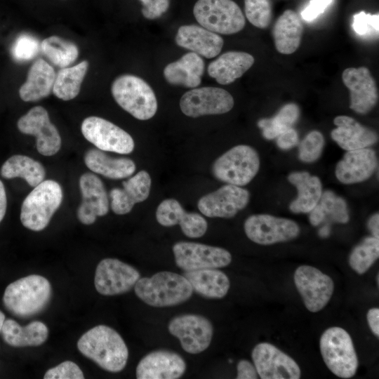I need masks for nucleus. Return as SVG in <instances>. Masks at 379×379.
Listing matches in <instances>:
<instances>
[{
	"label": "nucleus",
	"instance_id": "1",
	"mask_svg": "<svg viewBox=\"0 0 379 379\" xmlns=\"http://www.w3.org/2000/svg\"><path fill=\"white\" fill-rule=\"evenodd\" d=\"M77 347L83 355L109 372L122 371L128 358V350L121 336L105 325L86 331L78 340Z\"/></svg>",
	"mask_w": 379,
	"mask_h": 379
},
{
	"label": "nucleus",
	"instance_id": "2",
	"mask_svg": "<svg viewBox=\"0 0 379 379\" xmlns=\"http://www.w3.org/2000/svg\"><path fill=\"white\" fill-rule=\"evenodd\" d=\"M134 291L141 300L155 307L181 304L190 299L193 293L190 283L183 274L168 271L140 278Z\"/></svg>",
	"mask_w": 379,
	"mask_h": 379
},
{
	"label": "nucleus",
	"instance_id": "3",
	"mask_svg": "<svg viewBox=\"0 0 379 379\" xmlns=\"http://www.w3.org/2000/svg\"><path fill=\"white\" fill-rule=\"evenodd\" d=\"M51 296V286L45 277L32 274L11 283L3 302L6 308L19 317H29L41 312Z\"/></svg>",
	"mask_w": 379,
	"mask_h": 379
},
{
	"label": "nucleus",
	"instance_id": "4",
	"mask_svg": "<svg viewBox=\"0 0 379 379\" xmlns=\"http://www.w3.org/2000/svg\"><path fill=\"white\" fill-rule=\"evenodd\" d=\"M62 190L57 182L43 180L26 197L21 207L22 224L32 231L43 230L60 207Z\"/></svg>",
	"mask_w": 379,
	"mask_h": 379
},
{
	"label": "nucleus",
	"instance_id": "5",
	"mask_svg": "<svg viewBox=\"0 0 379 379\" xmlns=\"http://www.w3.org/2000/svg\"><path fill=\"white\" fill-rule=\"evenodd\" d=\"M320 352L328 368L336 376L350 378L359 366V359L350 334L343 328L326 329L319 340Z\"/></svg>",
	"mask_w": 379,
	"mask_h": 379
},
{
	"label": "nucleus",
	"instance_id": "6",
	"mask_svg": "<svg viewBox=\"0 0 379 379\" xmlns=\"http://www.w3.org/2000/svg\"><path fill=\"white\" fill-rule=\"evenodd\" d=\"M111 91L118 105L139 120L149 119L157 112V101L152 88L138 77L119 76L114 81Z\"/></svg>",
	"mask_w": 379,
	"mask_h": 379
},
{
	"label": "nucleus",
	"instance_id": "7",
	"mask_svg": "<svg viewBox=\"0 0 379 379\" xmlns=\"http://www.w3.org/2000/svg\"><path fill=\"white\" fill-rule=\"evenodd\" d=\"M260 168L258 152L246 145H237L218 157L212 166L214 177L237 186L248 184Z\"/></svg>",
	"mask_w": 379,
	"mask_h": 379
},
{
	"label": "nucleus",
	"instance_id": "8",
	"mask_svg": "<svg viewBox=\"0 0 379 379\" xmlns=\"http://www.w3.org/2000/svg\"><path fill=\"white\" fill-rule=\"evenodd\" d=\"M193 13L201 27L215 33L235 34L246 24L241 8L232 0H198Z\"/></svg>",
	"mask_w": 379,
	"mask_h": 379
},
{
	"label": "nucleus",
	"instance_id": "9",
	"mask_svg": "<svg viewBox=\"0 0 379 379\" xmlns=\"http://www.w3.org/2000/svg\"><path fill=\"white\" fill-rule=\"evenodd\" d=\"M177 266L185 272L225 267L232 255L225 248L190 241H178L173 246Z\"/></svg>",
	"mask_w": 379,
	"mask_h": 379
},
{
	"label": "nucleus",
	"instance_id": "10",
	"mask_svg": "<svg viewBox=\"0 0 379 379\" xmlns=\"http://www.w3.org/2000/svg\"><path fill=\"white\" fill-rule=\"evenodd\" d=\"M81 130L88 141L102 151L127 154L134 149L133 139L127 132L101 117L86 118Z\"/></svg>",
	"mask_w": 379,
	"mask_h": 379
},
{
	"label": "nucleus",
	"instance_id": "11",
	"mask_svg": "<svg viewBox=\"0 0 379 379\" xmlns=\"http://www.w3.org/2000/svg\"><path fill=\"white\" fill-rule=\"evenodd\" d=\"M244 232L252 241L260 245H271L296 238L300 233L293 220L268 214L249 216L244 222Z\"/></svg>",
	"mask_w": 379,
	"mask_h": 379
},
{
	"label": "nucleus",
	"instance_id": "12",
	"mask_svg": "<svg viewBox=\"0 0 379 379\" xmlns=\"http://www.w3.org/2000/svg\"><path fill=\"white\" fill-rule=\"evenodd\" d=\"M294 283L305 307L311 312L321 310L329 302L334 290L332 279L319 269L301 265L294 273Z\"/></svg>",
	"mask_w": 379,
	"mask_h": 379
},
{
	"label": "nucleus",
	"instance_id": "13",
	"mask_svg": "<svg viewBox=\"0 0 379 379\" xmlns=\"http://www.w3.org/2000/svg\"><path fill=\"white\" fill-rule=\"evenodd\" d=\"M168 329L190 354H199L206 350L213 333V325L208 319L193 314L175 317L170 321Z\"/></svg>",
	"mask_w": 379,
	"mask_h": 379
},
{
	"label": "nucleus",
	"instance_id": "14",
	"mask_svg": "<svg viewBox=\"0 0 379 379\" xmlns=\"http://www.w3.org/2000/svg\"><path fill=\"white\" fill-rule=\"evenodd\" d=\"M234 104V98L228 91L211 86L194 88L186 92L180 100L182 113L194 118L227 113Z\"/></svg>",
	"mask_w": 379,
	"mask_h": 379
},
{
	"label": "nucleus",
	"instance_id": "15",
	"mask_svg": "<svg viewBox=\"0 0 379 379\" xmlns=\"http://www.w3.org/2000/svg\"><path fill=\"white\" fill-rule=\"evenodd\" d=\"M251 357L262 379H299L301 371L290 356L274 345L260 343L252 350Z\"/></svg>",
	"mask_w": 379,
	"mask_h": 379
},
{
	"label": "nucleus",
	"instance_id": "16",
	"mask_svg": "<svg viewBox=\"0 0 379 379\" xmlns=\"http://www.w3.org/2000/svg\"><path fill=\"white\" fill-rule=\"evenodd\" d=\"M140 278L133 267L114 258H105L98 265L94 284L103 295H115L130 291Z\"/></svg>",
	"mask_w": 379,
	"mask_h": 379
},
{
	"label": "nucleus",
	"instance_id": "17",
	"mask_svg": "<svg viewBox=\"0 0 379 379\" xmlns=\"http://www.w3.org/2000/svg\"><path fill=\"white\" fill-rule=\"evenodd\" d=\"M17 126L21 133L36 137V149L41 154L52 156L60 150V135L43 107L36 106L30 109L18 119Z\"/></svg>",
	"mask_w": 379,
	"mask_h": 379
},
{
	"label": "nucleus",
	"instance_id": "18",
	"mask_svg": "<svg viewBox=\"0 0 379 379\" xmlns=\"http://www.w3.org/2000/svg\"><path fill=\"white\" fill-rule=\"evenodd\" d=\"M249 199L247 190L227 184L201 197L197 206L207 217L230 218L247 206Z\"/></svg>",
	"mask_w": 379,
	"mask_h": 379
},
{
	"label": "nucleus",
	"instance_id": "19",
	"mask_svg": "<svg viewBox=\"0 0 379 379\" xmlns=\"http://www.w3.org/2000/svg\"><path fill=\"white\" fill-rule=\"evenodd\" d=\"M345 86L350 91V107L358 114L371 111L378 100L376 83L366 67H349L342 74Z\"/></svg>",
	"mask_w": 379,
	"mask_h": 379
},
{
	"label": "nucleus",
	"instance_id": "20",
	"mask_svg": "<svg viewBox=\"0 0 379 379\" xmlns=\"http://www.w3.org/2000/svg\"><path fill=\"white\" fill-rule=\"evenodd\" d=\"M79 187L82 199L77 209V217L81 223L91 225L98 216L108 213V196L102 180L91 173L81 176Z\"/></svg>",
	"mask_w": 379,
	"mask_h": 379
},
{
	"label": "nucleus",
	"instance_id": "21",
	"mask_svg": "<svg viewBox=\"0 0 379 379\" xmlns=\"http://www.w3.org/2000/svg\"><path fill=\"white\" fill-rule=\"evenodd\" d=\"M185 360L168 350H157L145 355L136 367L138 379H177L185 371Z\"/></svg>",
	"mask_w": 379,
	"mask_h": 379
},
{
	"label": "nucleus",
	"instance_id": "22",
	"mask_svg": "<svg viewBox=\"0 0 379 379\" xmlns=\"http://www.w3.org/2000/svg\"><path fill=\"white\" fill-rule=\"evenodd\" d=\"M157 222L162 226L171 227L180 225L183 234L190 238L202 237L207 230L205 218L197 213H187L174 199L161 201L156 211Z\"/></svg>",
	"mask_w": 379,
	"mask_h": 379
},
{
	"label": "nucleus",
	"instance_id": "23",
	"mask_svg": "<svg viewBox=\"0 0 379 379\" xmlns=\"http://www.w3.org/2000/svg\"><path fill=\"white\" fill-rule=\"evenodd\" d=\"M377 164V157L373 149L366 147L349 150L337 164L335 176L343 184L361 182L373 174Z\"/></svg>",
	"mask_w": 379,
	"mask_h": 379
},
{
	"label": "nucleus",
	"instance_id": "24",
	"mask_svg": "<svg viewBox=\"0 0 379 379\" xmlns=\"http://www.w3.org/2000/svg\"><path fill=\"white\" fill-rule=\"evenodd\" d=\"M151 178L140 171L122 182L123 188H114L109 192L111 208L117 215L128 213L133 206L147 199L151 188Z\"/></svg>",
	"mask_w": 379,
	"mask_h": 379
},
{
	"label": "nucleus",
	"instance_id": "25",
	"mask_svg": "<svg viewBox=\"0 0 379 379\" xmlns=\"http://www.w3.org/2000/svg\"><path fill=\"white\" fill-rule=\"evenodd\" d=\"M175 42L179 46L207 58L217 56L224 44L220 36L195 25L180 27L175 35Z\"/></svg>",
	"mask_w": 379,
	"mask_h": 379
},
{
	"label": "nucleus",
	"instance_id": "26",
	"mask_svg": "<svg viewBox=\"0 0 379 379\" xmlns=\"http://www.w3.org/2000/svg\"><path fill=\"white\" fill-rule=\"evenodd\" d=\"M333 123L336 128L331 131V136L347 151L368 147L378 141V135L373 131L350 117L338 116Z\"/></svg>",
	"mask_w": 379,
	"mask_h": 379
},
{
	"label": "nucleus",
	"instance_id": "27",
	"mask_svg": "<svg viewBox=\"0 0 379 379\" xmlns=\"http://www.w3.org/2000/svg\"><path fill=\"white\" fill-rule=\"evenodd\" d=\"M55 75L51 65L38 58L29 67L27 79L19 89L20 98L25 102H36L48 96L53 91Z\"/></svg>",
	"mask_w": 379,
	"mask_h": 379
},
{
	"label": "nucleus",
	"instance_id": "28",
	"mask_svg": "<svg viewBox=\"0 0 379 379\" xmlns=\"http://www.w3.org/2000/svg\"><path fill=\"white\" fill-rule=\"evenodd\" d=\"M254 63L251 54L242 51H228L220 55L208 66L209 76L222 85L234 82Z\"/></svg>",
	"mask_w": 379,
	"mask_h": 379
},
{
	"label": "nucleus",
	"instance_id": "29",
	"mask_svg": "<svg viewBox=\"0 0 379 379\" xmlns=\"http://www.w3.org/2000/svg\"><path fill=\"white\" fill-rule=\"evenodd\" d=\"M303 33V25L298 13L287 9L277 19L272 35L277 51L289 55L299 47Z\"/></svg>",
	"mask_w": 379,
	"mask_h": 379
},
{
	"label": "nucleus",
	"instance_id": "30",
	"mask_svg": "<svg viewBox=\"0 0 379 379\" xmlns=\"http://www.w3.org/2000/svg\"><path fill=\"white\" fill-rule=\"evenodd\" d=\"M288 181L298 190V196L290 204V210L295 213H309L318 204L321 194L320 179L308 172H293L288 176Z\"/></svg>",
	"mask_w": 379,
	"mask_h": 379
},
{
	"label": "nucleus",
	"instance_id": "31",
	"mask_svg": "<svg viewBox=\"0 0 379 379\" xmlns=\"http://www.w3.org/2000/svg\"><path fill=\"white\" fill-rule=\"evenodd\" d=\"M84 162L91 171L111 179L129 177L135 171L133 160L126 157H111L98 148L91 149L86 152Z\"/></svg>",
	"mask_w": 379,
	"mask_h": 379
},
{
	"label": "nucleus",
	"instance_id": "32",
	"mask_svg": "<svg viewBox=\"0 0 379 379\" xmlns=\"http://www.w3.org/2000/svg\"><path fill=\"white\" fill-rule=\"evenodd\" d=\"M183 275L190 283L193 291L204 298H222L230 289L228 277L216 268L185 272Z\"/></svg>",
	"mask_w": 379,
	"mask_h": 379
},
{
	"label": "nucleus",
	"instance_id": "33",
	"mask_svg": "<svg viewBox=\"0 0 379 379\" xmlns=\"http://www.w3.org/2000/svg\"><path fill=\"white\" fill-rule=\"evenodd\" d=\"M1 332L4 340L16 347L39 346L46 340L48 335L47 326L41 321H32L22 326L10 319L4 321Z\"/></svg>",
	"mask_w": 379,
	"mask_h": 379
},
{
	"label": "nucleus",
	"instance_id": "34",
	"mask_svg": "<svg viewBox=\"0 0 379 379\" xmlns=\"http://www.w3.org/2000/svg\"><path fill=\"white\" fill-rule=\"evenodd\" d=\"M1 175L8 179L22 178L34 187L44 180L46 171L39 161L27 156L16 154L2 165Z\"/></svg>",
	"mask_w": 379,
	"mask_h": 379
},
{
	"label": "nucleus",
	"instance_id": "35",
	"mask_svg": "<svg viewBox=\"0 0 379 379\" xmlns=\"http://www.w3.org/2000/svg\"><path fill=\"white\" fill-rule=\"evenodd\" d=\"M309 213L313 226H318L327 218L339 223H347L350 219L346 201L331 190L322 192L318 204Z\"/></svg>",
	"mask_w": 379,
	"mask_h": 379
},
{
	"label": "nucleus",
	"instance_id": "36",
	"mask_svg": "<svg viewBox=\"0 0 379 379\" xmlns=\"http://www.w3.org/2000/svg\"><path fill=\"white\" fill-rule=\"evenodd\" d=\"M88 67V61L84 60L72 67L61 68L55 75L52 91L53 94L62 100H69L77 97Z\"/></svg>",
	"mask_w": 379,
	"mask_h": 379
},
{
	"label": "nucleus",
	"instance_id": "37",
	"mask_svg": "<svg viewBox=\"0 0 379 379\" xmlns=\"http://www.w3.org/2000/svg\"><path fill=\"white\" fill-rule=\"evenodd\" d=\"M40 49L51 63L60 68L72 64L79 55L75 44L58 36L44 39L41 42Z\"/></svg>",
	"mask_w": 379,
	"mask_h": 379
},
{
	"label": "nucleus",
	"instance_id": "38",
	"mask_svg": "<svg viewBox=\"0 0 379 379\" xmlns=\"http://www.w3.org/2000/svg\"><path fill=\"white\" fill-rule=\"evenodd\" d=\"M300 117L299 107L295 103L284 105L272 118L261 119L258 126L262 129V136L273 140L286 129L293 127Z\"/></svg>",
	"mask_w": 379,
	"mask_h": 379
},
{
	"label": "nucleus",
	"instance_id": "39",
	"mask_svg": "<svg viewBox=\"0 0 379 379\" xmlns=\"http://www.w3.org/2000/svg\"><path fill=\"white\" fill-rule=\"evenodd\" d=\"M379 257V238L367 237L357 245L348 258L351 268L359 274L366 272Z\"/></svg>",
	"mask_w": 379,
	"mask_h": 379
},
{
	"label": "nucleus",
	"instance_id": "40",
	"mask_svg": "<svg viewBox=\"0 0 379 379\" xmlns=\"http://www.w3.org/2000/svg\"><path fill=\"white\" fill-rule=\"evenodd\" d=\"M247 20L260 29L267 28L272 18L271 0H244Z\"/></svg>",
	"mask_w": 379,
	"mask_h": 379
},
{
	"label": "nucleus",
	"instance_id": "41",
	"mask_svg": "<svg viewBox=\"0 0 379 379\" xmlns=\"http://www.w3.org/2000/svg\"><path fill=\"white\" fill-rule=\"evenodd\" d=\"M168 83L186 88H195L201 84V77L193 74L179 60L168 64L164 69Z\"/></svg>",
	"mask_w": 379,
	"mask_h": 379
},
{
	"label": "nucleus",
	"instance_id": "42",
	"mask_svg": "<svg viewBox=\"0 0 379 379\" xmlns=\"http://www.w3.org/2000/svg\"><path fill=\"white\" fill-rule=\"evenodd\" d=\"M325 145L322 133L318 131L308 133L299 144V159L305 163L317 161L321 156Z\"/></svg>",
	"mask_w": 379,
	"mask_h": 379
},
{
	"label": "nucleus",
	"instance_id": "43",
	"mask_svg": "<svg viewBox=\"0 0 379 379\" xmlns=\"http://www.w3.org/2000/svg\"><path fill=\"white\" fill-rule=\"evenodd\" d=\"M39 40L34 36L24 33L15 40L11 48V55L18 62H24L34 58L40 50Z\"/></svg>",
	"mask_w": 379,
	"mask_h": 379
},
{
	"label": "nucleus",
	"instance_id": "44",
	"mask_svg": "<svg viewBox=\"0 0 379 379\" xmlns=\"http://www.w3.org/2000/svg\"><path fill=\"white\" fill-rule=\"evenodd\" d=\"M44 379H83L84 373L77 364L71 361H65L48 369Z\"/></svg>",
	"mask_w": 379,
	"mask_h": 379
},
{
	"label": "nucleus",
	"instance_id": "45",
	"mask_svg": "<svg viewBox=\"0 0 379 379\" xmlns=\"http://www.w3.org/2000/svg\"><path fill=\"white\" fill-rule=\"evenodd\" d=\"M352 28L359 35H365L373 30L378 34L379 15L360 11L353 15Z\"/></svg>",
	"mask_w": 379,
	"mask_h": 379
},
{
	"label": "nucleus",
	"instance_id": "46",
	"mask_svg": "<svg viewBox=\"0 0 379 379\" xmlns=\"http://www.w3.org/2000/svg\"><path fill=\"white\" fill-rule=\"evenodd\" d=\"M142 4V13L145 18L153 20L161 16L168 8L170 0H140Z\"/></svg>",
	"mask_w": 379,
	"mask_h": 379
},
{
	"label": "nucleus",
	"instance_id": "47",
	"mask_svg": "<svg viewBox=\"0 0 379 379\" xmlns=\"http://www.w3.org/2000/svg\"><path fill=\"white\" fill-rule=\"evenodd\" d=\"M333 0H311L301 12L302 18L311 22L323 13Z\"/></svg>",
	"mask_w": 379,
	"mask_h": 379
},
{
	"label": "nucleus",
	"instance_id": "48",
	"mask_svg": "<svg viewBox=\"0 0 379 379\" xmlns=\"http://www.w3.org/2000/svg\"><path fill=\"white\" fill-rule=\"evenodd\" d=\"M193 74L201 77L205 65L203 59L196 53L190 52L182 55L178 60Z\"/></svg>",
	"mask_w": 379,
	"mask_h": 379
},
{
	"label": "nucleus",
	"instance_id": "49",
	"mask_svg": "<svg viewBox=\"0 0 379 379\" xmlns=\"http://www.w3.org/2000/svg\"><path fill=\"white\" fill-rule=\"evenodd\" d=\"M276 138L277 146L283 150L291 149L299 142L298 133L293 127L283 131Z\"/></svg>",
	"mask_w": 379,
	"mask_h": 379
},
{
	"label": "nucleus",
	"instance_id": "50",
	"mask_svg": "<svg viewBox=\"0 0 379 379\" xmlns=\"http://www.w3.org/2000/svg\"><path fill=\"white\" fill-rule=\"evenodd\" d=\"M237 379H256L258 374L254 364L246 359L240 360L237 366Z\"/></svg>",
	"mask_w": 379,
	"mask_h": 379
},
{
	"label": "nucleus",
	"instance_id": "51",
	"mask_svg": "<svg viewBox=\"0 0 379 379\" xmlns=\"http://www.w3.org/2000/svg\"><path fill=\"white\" fill-rule=\"evenodd\" d=\"M368 326L377 337L379 336V309L377 307L370 309L366 314Z\"/></svg>",
	"mask_w": 379,
	"mask_h": 379
},
{
	"label": "nucleus",
	"instance_id": "52",
	"mask_svg": "<svg viewBox=\"0 0 379 379\" xmlns=\"http://www.w3.org/2000/svg\"><path fill=\"white\" fill-rule=\"evenodd\" d=\"M368 228L372 236L379 238V214H373L368 221Z\"/></svg>",
	"mask_w": 379,
	"mask_h": 379
},
{
	"label": "nucleus",
	"instance_id": "53",
	"mask_svg": "<svg viewBox=\"0 0 379 379\" xmlns=\"http://www.w3.org/2000/svg\"><path fill=\"white\" fill-rule=\"evenodd\" d=\"M7 206L6 190L3 182L0 180V222L3 220Z\"/></svg>",
	"mask_w": 379,
	"mask_h": 379
},
{
	"label": "nucleus",
	"instance_id": "54",
	"mask_svg": "<svg viewBox=\"0 0 379 379\" xmlns=\"http://www.w3.org/2000/svg\"><path fill=\"white\" fill-rule=\"evenodd\" d=\"M330 234V227L328 225H324L319 231V234L321 237H327Z\"/></svg>",
	"mask_w": 379,
	"mask_h": 379
},
{
	"label": "nucleus",
	"instance_id": "55",
	"mask_svg": "<svg viewBox=\"0 0 379 379\" xmlns=\"http://www.w3.org/2000/svg\"><path fill=\"white\" fill-rule=\"evenodd\" d=\"M4 321H5V315L0 310V332L1 331V328H2Z\"/></svg>",
	"mask_w": 379,
	"mask_h": 379
}]
</instances>
